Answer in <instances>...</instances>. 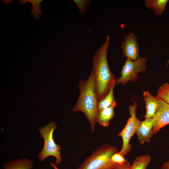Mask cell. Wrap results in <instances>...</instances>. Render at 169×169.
I'll list each match as a JSON object with an SVG mask.
<instances>
[{
	"instance_id": "12",
	"label": "cell",
	"mask_w": 169,
	"mask_h": 169,
	"mask_svg": "<svg viewBox=\"0 0 169 169\" xmlns=\"http://www.w3.org/2000/svg\"><path fill=\"white\" fill-rule=\"evenodd\" d=\"M116 104L105 109L99 112L97 122L104 127H107L110 121L115 116L114 109Z\"/></svg>"
},
{
	"instance_id": "10",
	"label": "cell",
	"mask_w": 169,
	"mask_h": 169,
	"mask_svg": "<svg viewBox=\"0 0 169 169\" xmlns=\"http://www.w3.org/2000/svg\"><path fill=\"white\" fill-rule=\"evenodd\" d=\"M143 96L146 105L145 119L152 118L155 114L158 106L156 97L151 95L148 91H145Z\"/></svg>"
},
{
	"instance_id": "7",
	"label": "cell",
	"mask_w": 169,
	"mask_h": 169,
	"mask_svg": "<svg viewBox=\"0 0 169 169\" xmlns=\"http://www.w3.org/2000/svg\"><path fill=\"white\" fill-rule=\"evenodd\" d=\"M156 97L158 106L152 117L153 134L157 133L162 128L169 124V104L158 96Z\"/></svg>"
},
{
	"instance_id": "19",
	"label": "cell",
	"mask_w": 169,
	"mask_h": 169,
	"mask_svg": "<svg viewBox=\"0 0 169 169\" xmlns=\"http://www.w3.org/2000/svg\"><path fill=\"white\" fill-rule=\"evenodd\" d=\"M111 161L114 163L121 166L125 162L126 160H125V156H123L118 152L112 156Z\"/></svg>"
},
{
	"instance_id": "13",
	"label": "cell",
	"mask_w": 169,
	"mask_h": 169,
	"mask_svg": "<svg viewBox=\"0 0 169 169\" xmlns=\"http://www.w3.org/2000/svg\"><path fill=\"white\" fill-rule=\"evenodd\" d=\"M116 82L111 85L107 95L102 99L99 101L98 110L99 112L105 109L110 107L116 104L114 95V89Z\"/></svg>"
},
{
	"instance_id": "3",
	"label": "cell",
	"mask_w": 169,
	"mask_h": 169,
	"mask_svg": "<svg viewBox=\"0 0 169 169\" xmlns=\"http://www.w3.org/2000/svg\"><path fill=\"white\" fill-rule=\"evenodd\" d=\"M117 152L116 147L103 145L86 158L77 169H115L120 166L112 162L111 158Z\"/></svg>"
},
{
	"instance_id": "21",
	"label": "cell",
	"mask_w": 169,
	"mask_h": 169,
	"mask_svg": "<svg viewBox=\"0 0 169 169\" xmlns=\"http://www.w3.org/2000/svg\"><path fill=\"white\" fill-rule=\"evenodd\" d=\"M161 169H169V161L164 162L162 166Z\"/></svg>"
},
{
	"instance_id": "18",
	"label": "cell",
	"mask_w": 169,
	"mask_h": 169,
	"mask_svg": "<svg viewBox=\"0 0 169 169\" xmlns=\"http://www.w3.org/2000/svg\"><path fill=\"white\" fill-rule=\"evenodd\" d=\"M73 1L82 14H84L87 6L91 2L86 0H74Z\"/></svg>"
},
{
	"instance_id": "20",
	"label": "cell",
	"mask_w": 169,
	"mask_h": 169,
	"mask_svg": "<svg viewBox=\"0 0 169 169\" xmlns=\"http://www.w3.org/2000/svg\"><path fill=\"white\" fill-rule=\"evenodd\" d=\"M130 166L131 165L129 162L126 160L125 162L123 165L115 169H129Z\"/></svg>"
},
{
	"instance_id": "6",
	"label": "cell",
	"mask_w": 169,
	"mask_h": 169,
	"mask_svg": "<svg viewBox=\"0 0 169 169\" xmlns=\"http://www.w3.org/2000/svg\"><path fill=\"white\" fill-rule=\"evenodd\" d=\"M146 57H139L132 60L127 59L122 66L119 78L116 80V84H125L129 81H135L137 74L145 71L146 69Z\"/></svg>"
},
{
	"instance_id": "17",
	"label": "cell",
	"mask_w": 169,
	"mask_h": 169,
	"mask_svg": "<svg viewBox=\"0 0 169 169\" xmlns=\"http://www.w3.org/2000/svg\"><path fill=\"white\" fill-rule=\"evenodd\" d=\"M157 96L169 104V83H166L159 87Z\"/></svg>"
},
{
	"instance_id": "11",
	"label": "cell",
	"mask_w": 169,
	"mask_h": 169,
	"mask_svg": "<svg viewBox=\"0 0 169 169\" xmlns=\"http://www.w3.org/2000/svg\"><path fill=\"white\" fill-rule=\"evenodd\" d=\"M34 164L28 158L9 161L4 165V169H32Z\"/></svg>"
},
{
	"instance_id": "5",
	"label": "cell",
	"mask_w": 169,
	"mask_h": 169,
	"mask_svg": "<svg viewBox=\"0 0 169 169\" xmlns=\"http://www.w3.org/2000/svg\"><path fill=\"white\" fill-rule=\"evenodd\" d=\"M137 107L135 102L133 105L129 106V110L130 117L124 127L118 135V136L121 137L122 140V146L119 152L124 156L130 152L132 146L130 144V141L131 138L136 133L141 122L136 116V110Z\"/></svg>"
},
{
	"instance_id": "9",
	"label": "cell",
	"mask_w": 169,
	"mask_h": 169,
	"mask_svg": "<svg viewBox=\"0 0 169 169\" xmlns=\"http://www.w3.org/2000/svg\"><path fill=\"white\" fill-rule=\"evenodd\" d=\"M153 125L152 118L146 119L141 121L136 133L141 145L143 144L146 142H150V139L153 135Z\"/></svg>"
},
{
	"instance_id": "2",
	"label": "cell",
	"mask_w": 169,
	"mask_h": 169,
	"mask_svg": "<svg viewBox=\"0 0 169 169\" xmlns=\"http://www.w3.org/2000/svg\"><path fill=\"white\" fill-rule=\"evenodd\" d=\"M110 36H107L105 42L94 54L92 62L93 71L99 100L107 95L111 84L116 82L108 62L107 54Z\"/></svg>"
},
{
	"instance_id": "1",
	"label": "cell",
	"mask_w": 169,
	"mask_h": 169,
	"mask_svg": "<svg viewBox=\"0 0 169 169\" xmlns=\"http://www.w3.org/2000/svg\"><path fill=\"white\" fill-rule=\"evenodd\" d=\"M79 87V96L72 111L83 113L90 124L91 130L94 132L99 113V100L92 70L87 79L80 80Z\"/></svg>"
},
{
	"instance_id": "16",
	"label": "cell",
	"mask_w": 169,
	"mask_h": 169,
	"mask_svg": "<svg viewBox=\"0 0 169 169\" xmlns=\"http://www.w3.org/2000/svg\"><path fill=\"white\" fill-rule=\"evenodd\" d=\"M42 0H20L21 4H25L27 3H30L32 6L31 8V13L33 15L36 19L39 18L42 14L40 4Z\"/></svg>"
},
{
	"instance_id": "14",
	"label": "cell",
	"mask_w": 169,
	"mask_h": 169,
	"mask_svg": "<svg viewBox=\"0 0 169 169\" xmlns=\"http://www.w3.org/2000/svg\"><path fill=\"white\" fill-rule=\"evenodd\" d=\"M168 0H145L146 7L153 10L155 13L159 15H162L165 11L166 6Z\"/></svg>"
},
{
	"instance_id": "15",
	"label": "cell",
	"mask_w": 169,
	"mask_h": 169,
	"mask_svg": "<svg viewBox=\"0 0 169 169\" xmlns=\"http://www.w3.org/2000/svg\"><path fill=\"white\" fill-rule=\"evenodd\" d=\"M149 155H141L136 158L129 169H146L151 161Z\"/></svg>"
},
{
	"instance_id": "8",
	"label": "cell",
	"mask_w": 169,
	"mask_h": 169,
	"mask_svg": "<svg viewBox=\"0 0 169 169\" xmlns=\"http://www.w3.org/2000/svg\"><path fill=\"white\" fill-rule=\"evenodd\" d=\"M121 49L123 56L128 59L135 60L139 57V46L134 33L131 32L125 36L122 43Z\"/></svg>"
},
{
	"instance_id": "22",
	"label": "cell",
	"mask_w": 169,
	"mask_h": 169,
	"mask_svg": "<svg viewBox=\"0 0 169 169\" xmlns=\"http://www.w3.org/2000/svg\"><path fill=\"white\" fill-rule=\"evenodd\" d=\"M50 165L52 166L54 169H59L55 164L53 162H51L50 163Z\"/></svg>"
},
{
	"instance_id": "4",
	"label": "cell",
	"mask_w": 169,
	"mask_h": 169,
	"mask_svg": "<svg viewBox=\"0 0 169 169\" xmlns=\"http://www.w3.org/2000/svg\"><path fill=\"white\" fill-rule=\"evenodd\" d=\"M57 125L54 121L38 129L41 136L44 140V144L42 150L39 153L38 158L41 161H44L50 156L55 157V163L59 165L62 162L60 150L61 147L56 144L54 139L53 134Z\"/></svg>"
}]
</instances>
